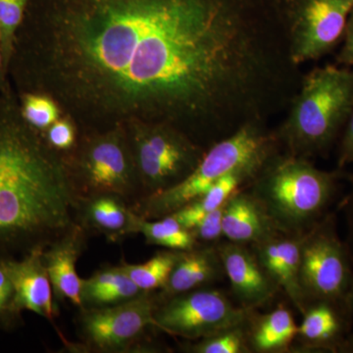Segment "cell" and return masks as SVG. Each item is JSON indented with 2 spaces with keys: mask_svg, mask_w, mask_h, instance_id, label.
I'll return each instance as SVG.
<instances>
[{
  "mask_svg": "<svg viewBox=\"0 0 353 353\" xmlns=\"http://www.w3.org/2000/svg\"><path fill=\"white\" fill-rule=\"evenodd\" d=\"M263 0H29L8 79L80 134L168 123L208 150L277 85Z\"/></svg>",
  "mask_w": 353,
  "mask_h": 353,
  "instance_id": "6da1fadb",
  "label": "cell"
},
{
  "mask_svg": "<svg viewBox=\"0 0 353 353\" xmlns=\"http://www.w3.org/2000/svg\"><path fill=\"white\" fill-rule=\"evenodd\" d=\"M77 205L63 153L26 122L13 87L0 92V260L46 250L76 224Z\"/></svg>",
  "mask_w": 353,
  "mask_h": 353,
  "instance_id": "7a4b0ae2",
  "label": "cell"
},
{
  "mask_svg": "<svg viewBox=\"0 0 353 353\" xmlns=\"http://www.w3.org/2000/svg\"><path fill=\"white\" fill-rule=\"evenodd\" d=\"M347 175L338 168L322 170L310 158L278 152L265 162L246 190L279 233L303 236L329 212Z\"/></svg>",
  "mask_w": 353,
  "mask_h": 353,
  "instance_id": "3957f363",
  "label": "cell"
},
{
  "mask_svg": "<svg viewBox=\"0 0 353 353\" xmlns=\"http://www.w3.org/2000/svg\"><path fill=\"white\" fill-rule=\"evenodd\" d=\"M353 109V68L328 65L309 72L276 132L290 154L311 158L330 150Z\"/></svg>",
  "mask_w": 353,
  "mask_h": 353,
  "instance_id": "277c9868",
  "label": "cell"
},
{
  "mask_svg": "<svg viewBox=\"0 0 353 353\" xmlns=\"http://www.w3.org/2000/svg\"><path fill=\"white\" fill-rule=\"evenodd\" d=\"M276 132L268 131L261 121L246 123L231 136L217 141L205 152L196 169L175 187L143 197L132 211L146 220L170 215L196 201L216 182L238 167L268 159L280 152Z\"/></svg>",
  "mask_w": 353,
  "mask_h": 353,
  "instance_id": "5b68a950",
  "label": "cell"
},
{
  "mask_svg": "<svg viewBox=\"0 0 353 353\" xmlns=\"http://www.w3.org/2000/svg\"><path fill=\"white\" fill-rule=\"evenodd\" d=\"M63 155L77 202L113 196L132 208L143 199V185L126 127L80 134L75 148Z\"/></svg>",
  "mask_w": 353,
  "mask_h": 353,
  "instance_id": "8992f818",
  "label": "cell"
},
{
  "mask_svg": "<svg viewBox=\"0 0 353 353\" xmlns=\"http://www.w3.org/2000/svg\"><path fill=\"white\" fill-rule=\"evenodd\" d=\"M155 292H143L112 305L79 308L77 334L80 343L64 340L69 352L155 353L166 347L155 340Z\"/></svg>",
  "mask_w": 353,
  "mask_h": 353,
  "instance_id": "52a82bcc",
  "label": "cell"
},
{
  "mask_svg": "<svg viewBox=\"0 0 353 353\" xmlns=\"http://www.w3.org/2000/svg\"><path fill=\"white\" fill-rule=\"evenodd\" d=\"M125 127L143 197L175 187L196 168L205 154L206 150L168 123L136 121Z\"/></svg>",
  "mask_w": 353,
  "mask_h": 353,
  "instance_id": "ba28073f",
  "label": "cell"
},
{
  "mask_svg": "<svg viewBox=\"0 0 353 353\" xmlns=\"http://www.w3.org/2000/svg\"><path fill=\"white\" fill-rule=\"evenodd\" d=\"M353 259L338 231L336 213L329 211L304 234L299 285L306 307L315 303L348 305Z\"/></svg>",
  "mask_w": 353,
  "mask_h": 353,
  "instance_id": "9c48e42d",
  "label": "cell"
},
{
  "mask_svg": "<svg viewBox=\"0 0 353 353\" xmlns=\"http://www.w3.org/2000/svg\"><path fill=\"white\" fill-rule=\"evenodd\" d=\"M250 311L222 290L206 287L166 297L155 294L153 318L159 332L197 341L245 322Z\"/></svg>",
  "mask_w": 353,
  "mask_h": 353,
  "instance_id": "30bf717a",
  "label": "cell"
},
{
  "mask_svg": "<svg viewBox=\"0 0 353 353\" xmlns=\"http://www.w3.org/2000/svg\"><path fill=\"white\" fill-rule=\"evenodd\" d=\"M353 0H283L288 53L292 65L317 60L343 41Z\"/></svg>",
  "mask_w": 353,
  "mask_h": 353,
  "instance_id": "8fae6325",
  "label": "cell"
},
{
  "mask_svg": "<svg viewBox=\"0 0 353 353\" xmlns=\"http://www.w3.org/2000/svg\"><path fill=\"white\" fill-rule=\"evenodd\" d=\"M217 248L239 306L259 310L282 292L250 246L226 240L221 241Z\"/></svg>",
  "mask_w": 353,
  "mask_h": 353,
  "instance_id": "7c38bea8",
  "label": "cell"
},
{
  "mask_svg": "<svg viewBox=\"0 0 353 353\" xmlns=\"http://www.w3.org/2000/svg\"><path fill=\"white\" fill-rule=\"evenodd\" d=\"M301 316L292 352L341 353L352 326L350 306L315 303L308 305Z\"/></svg>",
  "mask_w": 353,
  "mask_h": 353,
  "instance_id": "4fadbf2b",
  "label": "cell"
},
{
  "mask_svg": "<svg viewBox=\"0 0 353 353\" xmlns=\"http://www.w3.org/2000/svg\"><path fill=\"white\" fill-rule=\"evenodd\" d=\"M43 250H34L22 259H2L0 264L12 283L21 310L31 311L53 323L58 308L44 265Z\"/></svg>",
  "mask_w": 353,
  "mask_h": 353,
  "instance_id": "5bb4252c",
  "label": "cell"
},
{
  "mask_svg": "<svg viewBox=\"0 0 353 353\" xmlns=\"http://www.w3.org/2000/svg\"><path fill=\"white\" fill-rule=\"evenodd\" d=\"M90 234L79 223L43 250V259L50 276L55 303L69 301L82 307V279L77 273V262L87 248Z\"/></svg>",
  "mask_w": 353,
  "mask_h": 353,
  "instance_id": "9a60e30c",
  "label": "cell"
},
{
  "mask_svg": "<svg viewBox=\"0 0 353 353\" xmlns=\"http://www.w3.org/2000/svg\"><path fill=\"white\" fill-rule=\"evenodd\" d=\"M303 236L304 234L292 236L278 233L268 240L250 245L260 263L263 265L280 287L281 292H284L301 315L306 309L299 285L301 250Z\"/></svg>",
  "mask_w": 353,
  "mask_h": 353,
  "instance_id": "2e32d148",
  "label": "cell"
},
{
  "mask_svg": "<svg viewBox=\"0 0 353 353\" xmlns=\"http://www.w3.org/2000/svg\"><path fill=\"white\" fill-rule=\"evenodd\" d=\"M76 220L90 236L99 234L109 243H119L139 234L141 217L119 197L99 196L78 201Z\"/></svg>",
  "mask_w": 353,
  "mask_h": 353,
  "instance_id": "e0dca14e",
  "label": "cell"
},
{
  "mask_svg": "<svg viewBox=\"0 0 353 353\" xmlns=\"http://www.w3.org/2000/svg\"><path fill=\"white\" fill-rule=\"evenodd\" d=\"M218 245V243H217ZM217 245H197L181 250L166 284L155 294L166 297L210 287L226 277Z\"/></svg>",
  "mask_w": 353,
  "mask_h": 353,
  "instance_id": "ac0fdd59",
  "label": "cell"
},
{
  "mask_svg": "<svg viewBox=\"0 0 353 353\" xmlns=\"http://www.w3.org/2000/svg\"><path fill=\"white\" fill-rule=\"evenodd\" d=\"M223 236L227 241L253 245L279 232L252 194L241 189L230 197L223 209Z\"/></svg>",
  "mask_w": 353,
  "mask_h": 353,
  "instance_id": "d6986e66",
  "label": "cell"
},
{
  "mask_svg": "<svg viewBox=\"0 0 353 353\" xmlns=\"http://www.w3.org/2000/svg\"><path fill=\"white\" fill-rule=\"evenodd\" d=\"M248 345L252 353L292 352L299 324L284 304L266 313L252 310L246 320Z\"/></svg>",
  "mask_w": 353,
  "mask_h": 353,
  "instance_id": "ffe728a7",
  "label": "cell"
},
{
  "mask_svg": "<svg viewBox=\"0 0 353 353\" xmlns=\"http://www.w3.org/2000/svg\"><path fill=\"white\" fill-rule=\"evenodd\" d=\"M268 159L259 160L238 167L221 178L196 201L190 202L170 215H173L183 227L192 229L202 218L224 206L234 194L248 187Z\"/></svg>",
  "mask_w": 353,
  "mask_h": 353,
  "instance_id": "44dd1931",
  "label": "cell"
},
{
  "mask_svg": "<svg viewBox=\"0 0 353 353\" xmlns=\"http://www.w3.org/2000/svg\"><path fill=\"white\" fill-rule=\"evenodd\" d=\"M143 290L118 266H108L82 279V307H99L124 303L141 296ZM81 307V308H82Z\"/></svg>",
  "mask_w": 353,
  "mask_h": 353,
  "instance_id": "7402d4cb",
  "label": "cell"
},
{
  "mask_svg": "<svg viewBox=\"0 0 353 353\" xmlns=\"http://www.w3.org/2000/svg\"><path fill=\"white\" fill-rule=\"evenodd\" d=\"M139 234H143L148 245L161 246L166 250H189L199 245L192 231L183 227L173 215L155 220L141 217Z\"/></svg>",
  "mask_w": 353,
  "mask_h": 353,
  "instance_id": "603a6c76",
  "label": "cell"
},
{
  "mask_svg": "<svg viewBox=\"0 0 353 353\" xmlns=\"http://www.w3.org/2000/svg\"><path fill=\"white\" fill-rule=\"evenodd\" d=\"M180 252L181 250H160L143 263L122 262L119 266L143 292H157L166 284Z\"/></svg>",
  "mask_w": 353,
  "mask_h": 353,
  "instance_id": "cb8c5ba5",
  "label": "cell"
},
{
  "mask_svg": "<svg viewBox=\"0 0 353 353\" xmlns=\"http://www.w3.org/2000/svg\"><path fill=\"white\" fill-rule=\"evenodd\" d=\"M248 320V319H246ZM246 320L236 326L197 341H187L180 347L187 353H252L248 345Z\"/></svg>",
  "mask_w": 353,
  "mask_h": 353,
  "instance_id": "d4e9b609",
  "label": "cell"
},
{
  "mask_svg": "<svg viewBox=\"0 0 353 353\" xmlns=\"http://www.w3.org/2000/svg\"><path fill=\"white\" fill-rule=\"evenodd\" d=\"M17 94L23 118L39 132L46 131L64 114L59 104L50 95L39 92Z\"/></svg>",
  "mask_w": 353,
  "mask_h": 353,
  "instance_id": "484cf974",
  "label": "cell"
},
{
  "mask_svg": "<svg viewBox=\"0 0 353 353\" xmlns=\"http://www.w3.org/2000/svg\"><path fill=\"white\" fill-rule=\"evenodd\" d=\"M29 0H0V43L8 73L14 41L24 19Z\"/></svg>",
  "mask_w": 353,
  "mask_h": 353,
  "instance_id": "4316f807",
  "label": "cell"
},
{
  "mask_svg": "<svg viewBox=\"0 0 353 353\" xmlns=\"http://www.w3.org/2000/svg\"><path fill=\"white\" fill-rule=\"evenodd\" d=\"M22 313L12 283L0 264V331L9 333L22 327Z\"/></svg>",
  "mask_w": 353,
  "mask_h": 353,
  "instance_id": "83f0119b",
  "label": "cell"
},
{
  "mask_svg": "<svg viewBox=\"0 0 353 353\" xmlns=\"http://www.w3.org/2000/svg\"><path fill=\"white\" fill-rule=\"evenodd\" d=\"M46 143L53 150L66 153L73 150L78 143L80 132L75 121L67 114L61 117L43 132Z\"/></svg>",
  "mask_w": 353,
  "mask_h": 353,
  "instance_id": "f1b7e54d",
  "label": "cell"
},
{
  "mask_svg": "<svg viewBox=\"0 0 353 353\" xmlns=\"http://www.w3.org/2000/svg\"><path fill=\"white\" fill-rule=\"evenodd\" d=\"M223 209L224 206L209 213L190 229L197 243L201 245H217L221 239L224 238L222 229Z\"/></svg>",
  "mask_w": 353,
  "mask_h": 353,
  "instance_id": "f546056e",
  "label": "cell"
},
{
  "mask_svg": "<svg viewBox=\"0 0 353 353\" xmlns=\"http://www.w3.org/2000/svg\"><path fill=\"white\" fill-rule=\"evenodd\" d=\"M347 179L350 187H348L347 194L341 199L338 208L345 221V241L353 259V174H347Z\"/></svg>",
  "mask_w": 353,
  "mask_h": 353,
  "instance_id": "4dcf8cb0",
  "label": "cell"
},
{
  "mask_svg": "<svg viewBox=\"0 0 353 353\" xmlns=\"http://www.w3.org/2000/svg\"><path fill=\"white\" fill-rule=\"evenodd\" d=\"M353 163V109L348 118L343 136H341L340 146H339L338 169L343 170L348 165Z\"/></svg>",
  "mask_w": 353,
  "mask_h": 353,
  "instance_id": "1f68e13d",
  "label": "cell"
},
{
  "mask_svg": "<svg viewBox=\"0 0 353 353\" xmlns=\"http://www.w3.org/2000/svg\"><path fill=\"white\" fill-rule=\"evenodd\" d=\"M336 62L339 65L353 68V8L348 16L343 46L336 55Z\"/></svg>",
  "mask_w": 353,
  "mask_h": 353,
  "instance_id": "d6a6232c",
  "label": "cell"
},
{
  "mask_svg": "<svg viewBox=\"0 0 353 353\" xmlns=\"http://www.w3.org/2000/svg\"><path fill=\"white\" fill-rule=\"evenodd\" d=\"M12 88L8 79V73L4 62L3 52H2L1 43H0V92H6Z\"/></svg>",
  "mask_w": 353,
  "mask_h": 353,
  "instance_id": "836d02e7",
  "label": "cell"
},
{
  "mask_svg": "<svg viewBox=\"0 0 353 353\" xmlns=\"http://www.w3.org/2000/svg\"><path fill=\"white\" fill-rule=\"evenodd\" d=\"M341 353H353V333L348 334L347 340L343 343Z\"/></svg>",
  "mask_w": 353,
  "mask_h": 353,
  "instance_id": "e575fe53",
  "label": "cell"
},
{
  "mask_svg": "<svg viewBox=\"0 0 353 353\" xmlns=\"http://www.w3.org/2000/svg\"><path fill=\"white\" fill-rule=\"evenodd\" d=\"M348 305H350V310H352L353 314V283L352 285V289H350V294H348Z\"/></svg>",
  "mask_w": 353,
  "mask_h": 353,
  "instance_id": "d590c367",
  "label": "cell"
}]
</instances>
